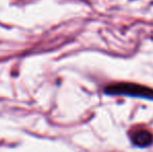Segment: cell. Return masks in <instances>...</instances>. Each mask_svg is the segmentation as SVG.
I'll list each match as a JSON object with an SVG mask.
<instances>
[{"mask_svg": "<svg viewBox=\"0 0 153 152\" xmlns=\"http://www.w3.org/2000/svg\"><path fill=\"white\" fill-rule=\"evenodd\" d=\"M105 92L109 95H125L131 96V97L153 99L152 89L146 87L144 85H135V83H117V85H109Z\"/></svg>", "mask_w": 153, "mask_h": 152, "instance_id": "cell-1", "label": "cell"}, {"mask_svg": "<svg viewBox=\"0 0 153 152\" xmlns=\"http://www.w3.org/2000/svg\"><path fill=\"white\" fill-rule=\"evenodd\" d=\"M131 142L137 147L145 148L153 143V134L146 129H137L131 133Z\"/></svg>", "mask_w": 153, "mask_h": 152, "instance_id": "cell-2", "label": "cell"}]
</instances>
